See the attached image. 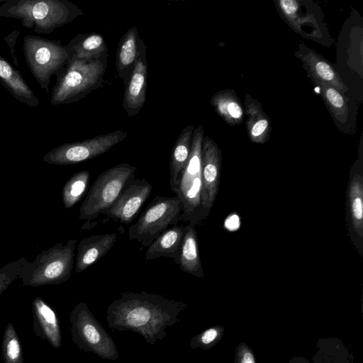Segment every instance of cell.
Masks as SVG:
<instances>
[{"instance_id": "cell-5", "label": "cell", "mask_w": 363, "mask_h": 363, "mask_svg": "<svg viewBox=\"0 0 363 363\" xmlns=\"http://www.w3.org/2000/svg\"><path fill=\"white\" fill-rule=\"evenodd\" d=\"M137 167L121 163L101 173L89 188L80 208L79 218L90 221L111 207L125 186L135 178Z\"/></svg>"}, {"instance_id": "cell-25", "label": "cell", "mask_w": 363, "mask_h": 363, "mask_svg": "<svg viewBox=\"0 0 363 363\" xmlns=\"http://www.w3.org/2000/svg\"><path fill=\"white\" fill-rule=\"evenodd\" d=\"M211 104L217 113L228 124L235 125L242 122L243 109L233 91H218L212 96Z\"/></svg>"}, {"instance_id": "cell-28", "label": "cell", "mask_w": 363, "mask_h": 363, "mask_svg": "<svg viewBox=\"0 0 363 363\" xmlns=\"http://www.w3.org/2000/svg\"><path fill=\"white\" fill-rule=\"evenodd\" d=\"M4 363H23V354L18 334L11 323L6 326L1 342Z\"/></svg>"}, {"instance_id": "cell-14", "label": "cell", "mask_w": 363, "mask_h": 363, "mask_svg": "<svg viewBox=\"0 0 363 363\" xmlns=\"http://www.w3.org/2000/svg\"><path fill=\"white\" fill-rule=\"evenodd\" d=\"M146 48L145 43L142 39L139 57L133 70L124 84L125 91L122 105L128 117H133L139 113L146 100L147 79Z\"/></svg>"}, {"instance_id": "cell-6", "label": "cell", "mask_w": 363, "mask_h": 363, "mask_svg": "<svg viewBox=\"0 0 363 363\" xmlns=\"http://www.w3.org/2000/svg\"><path fill=\"white\" fill-rule=\"evenodd\" d=\"M23 50L31 74L48 93L52 77H57L69 62L65 45L60 40L27 35L23 38Z\"/></svg>"}, {"instance_id": "cell-10", "label": "cell", "mask_w": 363, "mask_h": 363, "mask_svg": "<svg viewBox=\"0 0 363 363\" xmlns=\"http://www.w3.org/2000/svg\"><path fill=\"white\" fill-rule=\"evenodd\" d=\"M127 136L126 131L118 130L82 141L65 143L46 153L43 160L57 165L77 164L104 154Z\"/></svg>"}, {"instance_id": "cell-9", "label": "cell", "mask_w": 363, "mask_h": 363, "mask_svg": "<svg viewBox=\"0 0 363 363\" xmlns=\"http://www.w3.org/2000/svg\"><path fill=\"white\" fill-rule=\"evenodd\" d=\"M204 130L202 125L194 128L188 163L177 186L172 189L183 204L179 220L194 225L199 220L201 191V146Z\"/></svg>"}, {"instance_id": "cell-11", "label": "cell", "mask_w": 363, "mask_h": 363, "mask_svg": "<svg viewBox=\"0 0 363 363\" xmlns=\"http://www.w3.org/2000/svg\"><path fill=\"white\" fill-rule=\"evenodd\" d=\"M345 222L354 247L363 257V166L360 157L354 163L350 172Z\"/></svg>"}, {"instance_id": "cell-33", "label": "cell", "mask_w": 363, "mask_h": 363, "mask_svg": "<svg viewBox=\"0 0 363 363\" xmlns=\"http://www.w3.org/2000/svg\"><path fill=\"white\" fill-rule=\"evenodd\" d=\"M6 0H0V3H4Z\"/></svg>"}, {"instance_id": "cell-15", "label": "cell", "mask_w": 363, "mask_h": 363, "mask_svg": "<svg viewBox=\"0 0 363 363\" xmlns=\"http://www.w3.org/2000/svg\"><path fill=\"white\" fill-rule=\"evenodd\" d=\"M32 310L36 336L47 340L54 348H60L62 346V333L55 311L40 297L33 299Z\"/></svg>"}, {"instance_id": "cell-7", "label": "cell", "mask_w": 363, "mask_h": 363, "mask_svg": "<svg viewBox=\"0 0 363 363\" xmlns=\"http://www.w3.org/2000/svg\"><path fill=\"white\" fill-rule=\"evenodd\" d=\"M69 315L72 340L77 348L103 359L118 358V350L111 336L85 303H78Z\"/></svg>"}, {"instance_id": "cell-16", "label": "cell", "mask_w": 363, "mask_h": 363, "mask_svg": "<svg viewBox=\"0 0 363 363\" xmlns=\"http://www.w3.org/2000/svg\"><path fill=\"white\" fill-rule=\"evenodd\" d=\"M296 56L303 62L305 69L313 80L330 84L341 92L348 90L341 77L329 62L314 50L304 46L299 47Z\"/></svg>"}, {"instance_id": "cell-24", "label": "cell", "mask_w": 363, "mask_h": 363, "mask_svg": "<svg viewBox=\"0 0 363 363\" xmlns=\"http://www.w3.org/2000/svg\"><path fill=\"white\" fill-rule=\"evenodd\" d=\"M247 116L246 128L250 140L256 143L267 142L271 132V123L259 101L246 95L245 102Z\"/></svg>"}, {"instance_id": "cell-8", "label": "cell", "mask_w": 363, "mask_h": 363, "mask_svg": "<svg viewBox=\"0 0 363 363\" xmlns=\"http://www.w3.org/2000/svg\"><path fill=\"white\" fill-rule=\"evenodd\" d=\"M182 209V202L177 196H155L138 220L128 228L129 239L148 247L160 233L180 222Z\"/></svg>"}, {"instance_id": "cell-2", "label": "cell", "mask_w": 363, "mask_h": 363, "mask_svg": "<svg viewBox=\"0 0 363 363\" xmlns=\"http://www.w3.org/2000/svg\"><path fill=\"white\" fill-rule=\"evenodd\" d=\"M82 15L83 11L67 0H6L0 6V17L19 20L39 34H50Z\"/></svg>"}, {"instance_id": "cell-27", "label": "cell", "mask_w": 363, "mask_h": 363, "mask_svg": "<svg viewBox=\"0 0 363 363\" xmlns=\"http://www.w3.org/2000/svg\"><path fill=\"white\" fill-rule=\"evenodd\" d=\"M90 174L87 170L76 172L63 186L62 195L65 208H70L83 197L89 186Z\"/></svg>"}, {"instance_id": "cell-12", "label": "cell", "mask_w": 363, "mask_h": 363, "mask_svg": "<svg viewBox=\"0 0 363 363\" xmlns=\"http://www.w3.org/2000/svg\"><path fill=\"white\" fill-rule=\"evenodd\" d=\"M221 152L217 144L203 136L201 146V191L199 220L213 207L219 189Z\"/></svg>"}, {"instance_id": "cell-20", "label": "cell", "mask_w": 363, "mask_h": 363, "mask_svg": "<svg viewBox=\"0 0 363 363\" xmlns=\"http://www.w3.org/2000/svg\"><path fill=\"white\" fill-rule=\"evenodd\" d=\"M0 82L21 103L30 108L40 105V101L20 72L0 55Z\"/></svg>"}, {"instance_id": "cell-23", "label": "cell", "mask_w": 363, "mask_h": 363, "mask_svg": "<svg viewBox=\"0 0 363 363\" xmlns=\"http://www.w3.org/2000/svg\"><path fill=\"white\" fill-rule=\"evenodd\" d=\"M178 265L182 272L189 274L199 278L204 276L199 250L197 233L195 225L190 223L185 226V235Z\"/></svg>"}, {"instance_id": "cell-31", "label": "cell", "mask_w": 363, "mask_h": 363, "mask_svg": "<svg viewBox=\"0 0 363 363\" xmlns=\"http://www.w3.org/2000/svg\"><path fill=\"white\" fill-rule=\"evenodd\" d=\"M235 363H256L252 350L244 342L237 347Z\"/></svg>"}, {"instance_id": "cell-32", "label": "cell", "mask_w": 363, "mask_h": 363, "mask_svg": "<svg viewBox=\"0 0 363 363\" xmlns=\"http://www.w3.org/2000/svg\"><path fill=\"white\" fill-rule=\"evenodd\" d=\"M19 35H20V31L14 30L10 34L6 35L4 40L7 43L8 46L10 49V52L13 57V64L18 67H19V63H18L17 57L15 55L14 46L16 43L17 38L18 37Z\"/></svg>"}, {"instance_id": "cell-30", "label": "cell", "mask_w": 363, "mask_h": 363, "mask_svg": "<svg viewBox=\"0 0 363 363\" xmlns=\"http://www.w3.org/2000/svg\"><path fill=\"white\" fill-rule=\"evenodd\" d=\"M27 261L23 257L0 268V296L14 280L19 278L21 270Z\"/></svg>"}, {"instance_id": "cell-3", "label": "cell", "mask_w": 363, "mask_h": 363, "mask_svg": "<svg viewBox=\"0 0 363 363\" xmlns=\"http://www.w3.org/2000/svg\"><path fill=\"white\" fill-rule=\"evenodd\" d=\"M108 55L92 61L69 60L57 77L50 98L52 105L68 104L85 97L101 86Z\"/></svg>"}, {"instance_id": "cell-1", "label": "cell", "mask_w": 363, "mask_h": 363, "mask_svg": "<svg viewBox=\"0 0 363 363\" xmlns=\"http://www.w3.org/2000/svg\"><path fill=\"white\" fill-rule=\"evenodd\" d=\"M188 305L161 295L125 292L106 311V321L113 330L131 331L154 345L167 337L166 329L181 321Z\"/></svg>"}, {"instance_id": "cell-26", "label": "cell", "mask_w": 363, "mask_h": 363, "mask_svg": "<svg viewBox=\"0 0 363 363\" xmlns=\"http://www.w3.org/2000/svg\"><path fill=\"white\" fill-rule=\"evenodd\" d=\"M313 82L319 86L322 98L333 118L338 123L345 124L348 118V106L341 91L326 83Z\"/></svg>"}, {"instance_id": "cell-19", "label": "cell", "mask_w": 363, "mask_h": 363, "mask_svg": "<svg viewBox=\"0 0 363 363\" xmlns=\"http://www.w3.org/2000/svg\"><path fill=\"white\" fill-rule=\"evenodd\" d=\"M142 38L135 26L131 27L120 39L116 55L118 77L125 84L139 57Z\"/></svg>"}, {"instance_id": "cell-21", "label": "cell", "mask_w": 363, "mask_h": 363, "mask_svg": "<svg viewBox=\"0 0 363 363\" xmlns=\"http://www.w3.org/2000/svg\"><path fill=\"white\" fill-rule=\"evenodd\" d=\"M69 60L92 61L108 55L103 36L97 33L78 34L65 45Z\"/></svg>"}, {"instance_id": "cell-17", "label": "cell", "mask_w": 363, "mask_h": 363, "mask_svg": "<svg viewBox=\"0 0 363 363\" xmlns=\"http://www.w3.org/2000/svg\"><path fill=\"white\" fill-rule=\"evenodd\" d=\"M117 240L116 233L91 235L84 238L77 245L75 272L80 273L105 256Z\"/></svg>"}, {"instance_id": "cell-29", "label": "cell", "mask_w": 363, "mask_h": 363, "mask_svg": "<svg viewBox=\"0 0 363 363\" xmlns=\"http://www.w3.org/2000/svg\"><path fill=\"white\" fill-rule=\"evenodd\" d=\"M224 328L222 325H215L207 328L194 336L189 342L191 349L201 348L208 350L214 347L223 337Z\"/></svg>"}, {"instance_id": "cell-18", "label": "cell", "mask_w": 363, "mask_h": 363, "mask_svg": "<svg viewBox=\"0 0 363 363\" xmlns=\"http://www.w3.org/2000/svg\"><path fill=\"white\" fill-rule=\"evenodd\" d=\"M185 235V226L174 225L160 233L147 247L146 261L167 257L179 264L182 244Z\"/></svg>"}, {"instance_id": "cell-13", "label": "cell", "mask_w": 363, "mask_h": 363, "mask_svg": "<svg viewBox=\"0 0 363 363\" xmlns=\"http://www.w3.org/2000/svg\"><path fill=\"white\" fill-rule=\"evenodd\" d=\"M152 189V185L146 179L133 178L104 214L125 225L130 223L150 196Z\"/></svg>"}, {"instance_id": "cell-4", "label": "cell", "mask_w": 363, "mask_h": 363, "mask_svg": "<svg viewBox=\"0 0 363 363\" xmlns=\"http://www.w3.org/2000/svg\"><path fill=\"white\" fill-rule=\"evenodd\" d=\"M77 240L62 242L43 251L33 262L27 261L19 278L24 286L60 284L67 281L74 267Z\"/></svg>"}, {"instance_id": "cell-22", "label": "cell", "mask_w": 363, "mask_h": 363, "mask_svg": "<svg viewBox=\"0 0 363 363\" xmlns=\"http://www.w3.org/2000/svg\"><path fill=\"white\" fill-rule=\"evenodd\" d=\"M194 125H189L185 127L177 138L172 147L170 156V187L174 189L185 169L191 153V141Z\"/></svg>"}]
</instances>
